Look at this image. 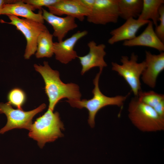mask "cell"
I'll return each mask as SVG.
<instances>
[{
    "instance_id": "1",
    "label": "cell",
    "mask_w": 164,
    "mask_h": 164,
    "mask_svg": "<svg viewBox=\"0 0 164 164\" xmlns=\"http://www.w3.org/2000/svg\"><path fill=\"white\" fill-rule=\"evenodd\" d=\"M34 67L44 80L45 91L49 102L48 108L53 111L58 102L64 98L68 99L67 101L71 106L81 100L79 86L74 83L63 82L60 78L59 72L52 69L47 61H44L43 66L34 64Z\"/></svg>"
},
{
    "instance_id": "2",
    "label": "cell",
    "mask_w": 164,
    "mask_h": 164,
    "mask_svg": "<svg viewBox=\"0 0 164 164\" xmlns=\"http://www.w3.org/2000/svg\"><path fill=\"white\" fill-rule=\"evenodd\" d=\"M64 125L58 112L48 108L42 116L37 118L31 125L28 135L37 141L42 148L47 142H53L63 136Z\"/></svg>"
},
{
    "instance_id": "3",
    "label": "cell",
    "mask_w": 164,
    "mask_h": 164,
    "mask_svg": "<svg viewBox=\"0 0 164 164\" xmlns=\"http://www.w3.org/2000/svg\"><path fill=\"white\" fill-rule=\"evenodd\" d=\"M128 111L129 120L141 131L155 132L164 130V118L136 97L129 102Z\"/></svg>"
},
{
    "instance_id": "4",
    "label": "cell",
    "mask_w": 164,
    "mask_h": 164,
    "mask_svg": "<svg viewBox=\"0 0 164 164\" xmlns=\"http://www.w3.org/2000/svg\"><path fill=\"white\" fill-rule=\"evenodd\" d=\"M102 70H100L93 80L94 87L92 91L93 94L90 99H83L75 102L72 106L79 109L85 108L89 113L88 122L91 128L95 125V117L98 111L102 108L110 105L122 107L129 94L126 96L117 95L109 97L104 95L101 91L99 87V81Z\"/></svg>"
},
{
    "instance_id": "5",
    "label": "cell",
    "mask_w": 164,
    "mask_h": 164,
    "mask_svg": "<svg viewBox=\"0 0 164 164\" xmlns=\"http://www.w3.org/2000/svg\"><path fill=\"white\" fill-rule=\"evenodd\" d=\"M138 56L133 53L130 59L127 56H121L120 59L121 64L111 63L112 70L123 78L136 97L141 91L140 78L145 67L144 61L138 63Z\"/></svg>"
},
{
    "instance_id": "6",
    "label": "cell",
    "mask_w": 164,
    "mask_h": 164,
    "mask_svg": "<svg viewBox=\"0 0 164 164\" xmlns=\"http://www.w3.org/2000/svg\"><path fill=\"white\" fill-rule=\"evenodd\" d=\"M10 22L1 20L2 23H7L14 26L16 29L24 36L26 40V45L24 55L25 59L28 60L35 54L37 49V40L39 34L47 29L44 24L30 19H20L12 15H6Z\"/></svg>"
},
{
    "instance_id": "7",
    "label": "cell",
    "mask_w": 164,
    "mask_h": 164,
    "mask_svg": "<svg viewBox=\"0 0 164 164\" xmlns=\"http://www.w3.org/2000/svg\"><path fill=\"white\" fill-rule=\"evenodd\" d=\"M46 107L43 103L33 110L25 111L22 109H14L8 102L0 103V114L6 115L7 121L6 125L0 129V134L14 128H24L29 130L34 116L41 112Z\"/></svg>"
},
{
    "instance_id": "8",
    "label": "cell",
    "mask_w": 164,
    "mask_h": 164,
    "mask_svg": "<svg viewBox=\"0 0 164 164\" xmlns=\"http://www.w3.org/2000/svg\"><path fill=\"white\" fill-rule=\"evenodd\" d=\"M119 17L117 0H95L92 9L87 17L88 22L101 25L116 23Z\"/></svg>"
},
{
    "instance_id": "9",
    "label": "cell",
    "mask_w": 164,
    "mask_h": 164,
    "mask_svg": "<svg viewBox=\"0 0 164 164\" xmlns=\"http://www.w3.org/2000/svg\"><path fill=\"white\" fill-rule=\"evenodd\" d=\"M87 33V30L78 31L64 40L54 43L53 53L56 60L67 64L77 58L78 56L74 47L77 41Z\"/></svg>"
},
{
    "instance_id": "10",
    "label": "cell",
    "mask_w": 164,
    "mask_h": 164,
    "mask_svg": "<svg viewBox=\"0 0 164 164\" xmlns=\"http://www.w3.org/2000/svg\"><path fill=\"white\" fill-rule=\"evenodd\" d=\"M89 48L88 53L83 56H78L82 66L81 72L83 75L91 69L98 67L100 70H103L107 64L104 60L106 54V46L102 43L97 45L94 40L90 41L87 44Z\"/></svg>"
},
{
    "instance_id": "11",
    "label": "cell",
    "mask_w": 164,
    "mask_h": 164,
    "mask_svg": "<svg viewBox=\"0 0 164 164\" xmlns=\"http://www.w3.org/2000/svg\"><path fill=\"white\" fill-rule=\"evenodd\" d=\"M46 7L50 12L55 15L60 16L66 15L81 22L91 12L81 4L79 0H59L54 5Z\"/></svg>"
},
{
    "instance_id": "12",
    "label": "cell",
    "mask_w": 164,
    "mask_h": 164,
    "mask_svg": "<svg viewBox=\"0 0 164 164\" xmlns=\"http://www.w3.org/2000/svg\"><path fill=\"white\" fill-rule=\"evenodd\" d=\"M145 56V67L141 75L142 79L145 84L154 88L157 77L164 69V53L156 55L146 51Z\"/></svg>"
},
{
    "instance_id": "13",
    "label": "cell",
    "mask_w": 164,
    "mask_h": 164,
    "mask_svg": "<svg viewBox=\"0 0 164 164\" xmlns=\"http://www.w3.org/2000/svg\"><path fill=\"white\" fill-rule=\"evenodd\" d=\"M43 17L53 27V36L56 37L58 42L63 40L68 32L76 28L78 25L75 18L70 16L61 17L50 12L44 8L42 9Z\"/></svg>"
},
{
    "instance_id": "14",
    "label": "cell",
    "mask_w": 164,
    "mask_h": 164,
    "mask_svg": "<svg viewBox=\"0 0 164 164\" xmlns=\"http://www.w3.org/2000/svg\"><path fill=\"white\" fill-rule=\"evenodd\" d=\"M149 21H142L134 18H130L119 27L111 30L110 33L111 36L108 43L113 45L118 42L128 40L135 38L139 29L147 24Z\"/></svg>"
},
{
    "instance_id": "15",
    "label": "cell",
    "mask_w": 164,
    "mask_h": 164,
    "mask_svg": "<svg viewBox=\"0 0 164 164\" xmlns=\"http://www.w3.org/2000/svg\"><path fill=\"white\" fill-rule=\"evenodd\" d=\"M153 24L150 21L144 31L134 39L124 41L125 46H144L154 48L161 52L164 51V44L155 34Z\"/></svg>"
},
{
    "instance_id": "16",
    "label": "cell",
    "mask_w": 164,
    "mask_h": 164,
    "mask_svg": "<svg viewBox=\"0 0 164 164\" xmlns=\"http://www.w3.org/2000/svg\"><path fill=\"white\" fill-rule=\"evenodd\" d=\"M42 14V9L39 10L37 13L34 12L30 5L24 2L22 0L5 4L0 12V15L20 16L43 24L44 20Z\"/></svg>"
},
{
    "instance_id": "17",
    "label": "cell",
    "mask_w": 164,
    "mask_h": 164,
    "mask_svg": "<svg viewBox=\"0 0 164 164\" xmlns=\"http://www.w3.org/2000/svg\"><path fill=\"white\" fill-rule=\"evenodd\" d=\"M164 3V0H143L142 10L137 19L142 21L151 19L156 26L159 22V9Z\"/></svg>"
},
{
    "instance_id": "18",
    "label": "cell",
    "mask_w": 164,
    "mask_h": 164,
    "mask_svg": "<svg viewBox=\"0 0 164 164\" xmlns=\"http://www.w3.org/2000/svg\"><path fill=\"white\" fill-rule=\"evenodd\" d=\"M119 16L126 20L138 17L142 8V0H117Z\"/></svg>"
},
{
    "instance_id": "19",
    "label": "cell",
    "mask_w": 164,
    "mask_h": 164,
    "mask_svg": "<svg viewBox=\"0 0 164 164\" xmlns=\"http://www.w3.org/2000/svg\"><path fill=\"white\" fill-rule=\"evenodd\" d=\"M53 36L47 29L39 35L37 40V49L35 54L37 58H50L54 54Z\"/></svg>"
},
{
    "instance_id": "20",
    "label": "cell",
    "mask_w": 164,
    "mask_h": 164,
    "mask_svg": "<svg viewBox=\"0 0 164 164\" xmlns=\"http://www.w3.org/2000/svg\"><path fill=\"white\" fill-rule=\"evenodd\" d=\"M139 101L153 108L164 118V95L150 91H140L136 97Z\"/></svg>"
},
{
    "instance_id": "21",
    "label": "cell",
    "mask_w": 164,
    "mask_h": 164,
    "mask_svg": "<svg viewBox=\"0 0 164 164\" xmlns=\"http://www.w3.org/2000/svg\"><path fill=\"white\" fill-rule=\"evenodd\" d=\"M7 99L8 102L10 104L16 107L18 109H22V107L26 101V96L22 90L15 88L9 92Z\"/></svg>"
},
{
    "instance_id": "22",
    "label": "cell",
    "mask_w": 164,
    "mask_h": 164,
    "mask_svg": "<svg viewBox=\"0 0 164 164\" xmlns=\"http://www.w3.org/2000/svg\"><path fill=\"white\" fill-rule=\"evenodd\" d=\"M23 2L29 5L33 11L36 9H42L43 7H46L54 5L59 0H22Z\"/></svg>"
},
{
    "instance_id": "23",
    "label": "cell",
    "mask_w": 164,
    "mask_h": 164,
    "mask_svg": "<svg viewBox=\"0 0 164 164\" xmlns=\"http://www.w3.org/2000/svg\"><path fill=\"white\" fill-rule=\"evenodd\" d=\"M159 25L156 26L155 32L157 36L163 43L164 42V5H162L159 9Z\"/></svg>"
},
{
    "instance_id": "24",
    "label": "cell",
    "mask_w": 164,
    "mask_h": 164,
    "mask_svg": "<svg viewBox=\"0 0 164 164\" xmlns=\"http://www.w3.org/2000/svg\"><path fill=\"white\" fill-rule=\"evenodd\" d=\"M81 4L86 8L91 11L95 2V0H79Z\"/></svg>"
},
{
    "instance_id": "25",
    "label": "cell",
    "mask_w": 164,
    "mask_h": 164,
    "mask_svg": "<svg viewBox=\"0 0 164 164\" xmlns=\"http://www.w3.org/2000/svg\"><path fill=\"white\" fill-rule=\"evenodd\" d=\"M16 1V0H0V12L5 4L13 3Z\"/></svg>"
}]
</instances>
